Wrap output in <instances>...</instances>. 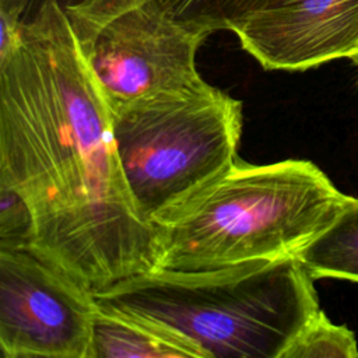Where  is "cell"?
I'll return each instance as SVG.
<instances>
[{"label": "cell", "mask_w": 358, "mask_h": 358, "mask_svg": "<svg viewBox=\"0 0 358 358\" xmlns=\"http://www.w3.org/2000/svg\"><path fill=\"white\" fill-rule=\"evenodd\" d=\"M41 0H32V3H31V7H29V10L36 4V3H39ZM59 3H60V6L63 7V8H66V7H69V6H71V4H74L76 1H78V0H57ZM29 10H28V13H29ZM27 13V14H28Z\"/></svg>", "instance_id": "14"}, {"label": "cell", "mask_w": 358, "mask_h": 358, "mask_svg": "<svg viewBox=\"0 0 358 358\" xmlns=\"http://www.w3.org/2000/svg\"><path fill=\"white\" fill-rule=\"evenodd\" d=\"M110 115L129 194L150 224L239 159L242 102L203 78Z\"/></svg>", "instance_id": "4"}, {"label": "cell", "mask_w": 358, "mask_h": 358, "mask_svg": "<svg viewBox=\"0 0 358 358\" xmlns=\"http://www.w3.org/2000/svg\"><path fill=\"white\" fill-rule=\"evenodd\" d=\"M354 333L320 312L303 327L281 358H357Z\"/></svg>", "instance_id": "11"}, {"label": "cell", "mask_w": 358, "mask_h": 358, "mask_svg": "<svg viewBox=\"0 0 358 358\" xmlns=\"http://www.w3.org/2000/svg\"><path fill=\"white\" fill-rule=\"evenodd\" d=\"M313 280L289 256L194 271L152 268L92 296L171 331L200 358H281L320 312Z\"/></svg>", "instance_id": "2"}, {"label": "cell", "mask_w": 358, "mask_h": 358, "mask_svg": "<svg viewBox=\"0 0 358 358\" xmlns=\"http://www.w3.org/2000/svg\"><path fill=\"white\" fill-rule=\"evenodd\" d=\"M92 292L31 250L0 249V347L6 358H91Z\"/></svg>", "instance_id": "6"}, {"label": "cell", "mask_w": 358, "mask_h": 358, "mask_svg": "<svg viewBox=\"0 0 358 358\" xmlns=\"http://www.w3.org/2000/svg\"><path fill=\"white\" fill-rule=\"evenodd\" d=\"M348 59H350V60H351V62L358 67V48L354 50V53H352Z\"/></svg>", "instance_id": "15"}, {"label": "cell", "mask_w": 358, "mask_h": 358, "mask_svg": "<svg viewBox=\"0 0 358 358\" xmlns=\"http://www.w3.org/2000/svg\"><path fill=\"white\" fill-rule=\"evenodd\" d=\"M350 199L310 161L238 159L151 222L154 268L194 271L296 256Z\"/></svg>", "instance_id": "3"}, {"label": "cell", "mask_w": 358, "mask_h": 358, "mask_svg": "<svg viewBox=\"0 0 358 358\" xmlns=\"http://www.w3.org/2000/svg\"><path fill=\"white\" fill-rule=\"evenodd\" d=\"M64 11L110 109L201 80L196 55L213 32L155 0H78Z\"/></svg>", "instance_id": "5"}, {"label": "cell", "mask_w": 358, "mask_h": 358, "mask_svg": "<svg viewBox=\"0 0 358 358\" xmlns=\"http://www.w3.org/2000/svg\"><path fill=\"white\" fill-rule=\"evenodd\" d=\"M310 275L358 282V199H350L333 224L298 255Z\"/></svg>", "instance_id": "9"}, {"label": "cell", "mask_w": 358, "mask_h": 358, "mask_svg": "<svg viewBox=\"0 0 358 358\" xmlns=\"http://www.w3.org/2000/svg\"><path fill=\"white\" fill-rule=\"evenodd\" d=\"M0 180L31 208L29 250L88 291L155 267L154 228L129 194L110 108L57 0L1 32Z\"/></svg>", "instance_id": "1"}, {"label": "cell", "mask_w": 358, "mask_h": 358, "mask_svg": "<svg viewBox=\"0 0 358 358\" xmlns=\"http://www.w3.org/2000/svg\"><path fill=\"white\" fill-rule=\"evenodd\" d=\"M266 70L303 71L358 48V0H267L231 29Z\"/></svg>", "instance_id": "7"}, {"label": "cell", "mask_w": 358, "mask_h": 358, "mask_svg": "<svg viewBox=\"0 0 358 358\" xmlns=\"http://www.w3.org/2000/svg\"><path fill=\"white\" fill-rule=\"evenodd\" d=\"M34 218L25 199L0 180V249L29 250Z\"/></svg>", "instance_id": "12"}, {"label": "cell", "mask_w": 358, "mask_h": 358, "mask_svg": "<svg viewBox=\"0 0 358 358\" xmlns=\"http://www.w3.org/2000/svg\"><path fill=\"white\" fill-rule=\"evenodd\" d=\"M172 18L207 28L231 31L267 0H155Z\"/></svg>", "instance_id": "10"}, {"label": "cell", "mask_w": 358, "mask_h": 358, "mask_svg": "<svg viewBox=\"0 0 358 358\" xmlns=\"http://www.w3.org/2000/svg\"><path fill=\"white\" fill-rule=\"evenodd\" d=\"M172 357L200 358V354L171 331L96 302L91 358Z\"/></svg>", "instance_id": "8"}, {"label": "cell", "mask_w": 358, "mask_h": 358, "mask_svg": "<svg viewBox=\"0 0 358 358\" xmlns=\"http://www.w3.org/2000/svg\"><path fill=\"white\" fill-rule=\"evenodd\" d=\"M32 0H0V14L14 20H24Z\"/></svg>", "instance_id": "13"}]
</instances>
